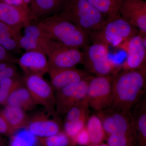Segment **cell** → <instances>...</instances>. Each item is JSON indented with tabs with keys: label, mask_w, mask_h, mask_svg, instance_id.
Masks as SVG:
<instances>
[{
	"label": "cell",
	"mask_w": 146,
	"mask_h": 146,
	"mask_svg": "<svg viewBox=\"0 0 146 146\" xmlns=\"http://www.w3.org/2000/svg\"><path fill=\"white\" fill-rule=\"evenodd\" d=\"M110 108L131 111L146 96V68L121 69L113 76Z\"/></svg>",
	"instance_id": "cell-1"
},
{
	"label": "cell",
	"mask_w": 146,
	"mask_h": 146,
	"mask_svg": "<svg viewBox=\"0 0 146 146\" xmlns=\"http://www.w3.org/2000/svg\"><path fill=\"white\" fill-rule=\"evenodd\" d=\"M59 18L70 22L89 34L101 29L107 19L87 0H65L56 13Z\"/></svg>",
	"instance_id": "cell-2"
},
{
	"label": "cell",
	"mask_w": 146,
	"mask_h": 146,
	"mask_svg": "<svg viewBox=\"0 0 146 146\" xmlns=\"http://www.w3.org/2000/svg\"><path fill=\"white\" fill-rule=\"evenodd\" d=\"M37 23L49 38L67 46L84 49L89 45L90 39L87 32L59 18L56 14L44 18Z\"/></svg>",
	"instance_id": "cell-3"
},
{
	"label": "cell",
	"mask_w": 146,
	"mask_h": 146,
	"mask_svg": "<svg viewBox=\"0 0 146 146\" xmlns=\"http://www.w3.org/2000/svg\"><path fill=\"white\" fill-rule=\"evenodd\" d=\"M138 29L123 19L120 14L107 19L99 30L89 33L90 41L110 47L118 48L120 45L139 33Z\"/></svg>",
	"instance_id": "cell-4"
},
{
	"label": "cell",
	"mask_w": 146,
	"mask_h": 146,
	"mask_svg": "<svg viewBox=\"0 0 146 146\" xmlns=\"http://www.w3.org/2000/svg\"><path fill=\"white\" fill-rule=\"evenodd\" d=\"M109 47L94 42L83 49L82 64L85 70L95 76H113L121 69V64L110 58Z\"/></svg>",
	"instance_id": "cell-5"
},
{
	"label": "cell",
	"mask_w": 146,
	"mask_h": 146,
	"mask_svg": "<svg viewBox=\"0 0 146 146\" xmlns=\"http://www.w3.org/2000/svg\"><path fill=\"white\" fill-rule=\"evenodd\" d=\"M113 76H94L90 80L86 99L89 107L95 112L111 107Z\"/></svg>",
	"instance_id": "cell-6"
},
{
	"label": "cell",
	"mask_w": 146,
	"mask_h": 146,
	"mask_svg": "<svg viewBox=\"0 0 146 146\" xmlns=\"http://www.w3.org/2000/svg\"><path fill=\"white\" fill-rule=\"evenodd\" d=\"M25 129L36 138H45L63 131V123L56 113L44 109L29 117Z\"/></svg>",
	"instance_id": "cell-7"
},
{
	"label": "cell",
	"mask_w": 146,
	"mask_h": 146,
	"mask_svg": "<svg viewBox=\"0 0 146 146\" xmlns=\"http://www.w3.org/2000/svg\"><path fill=\"white\" fill-rule=\"evenodd\" d=\"M25 86L37 105L44 109L56 113L55 91L50 83L39 75H26L23 78Z\"/></svg>",
	"instance_id": "cell-8"
},
{
	"label": "cell",
	"mask_w": 146,
	"mask_h": 146,
	"mask_svg": "<svg viewBox=\"0 0 146 146\" xmlns=\"http://www.w3.org/2000/svg\"><path fill=\"white\" fill-rule=\"evenodd\" d=\"M117 48L126 53V58L121 65L124 70L146 68V34L139 33L120 45Z\"/></svg>",
	"instance_id": "cell-9"
},
{
	"label": "cell",
	"mask_w": 146,
	"mask_h": 146,
	"mask_svg": "<svg viewBox=\"0 0 146 146\" xmlns=\"http://www.w3.org/2000/svg\"><path fill=\"white\" fill-rule=\"evenodd\" d=\"M47 56L49 69L75 68L82 63L83 59L80 49L67 46L53 40Z\"/></svg>",
	"instance_id": "cell-10"
},
{
	"label": "cell",
	"mask_w": 146,
	"mask_h": 146,
	"mask_svg": "<svg viewBox=\"0 0 146 146\" xmlns=\"http://www.w3.org/2000/svg\"><path fill=\"white\" fill-rule=\"evenodd\" d=\"M90 80L73 84L55 92V110L58 116L65 115L72 107L86 98Z\"/></svg>",
	"instance_id": "cell-11"
},
{
	"label": "cell",
	"mask_w": 146,
	"mask_h": 146,
	"mask_svg": "<svg viewBox=\"0 0 146 146\" xmlns=\"http://www.w3.org/2000/svg\"><path fill=\"white\" fill-rule=\"evenodd\" d=\"M94 114L100 120L107 137L117 132L135 133L131 111L118 110L110 108L95 112Z\"/></svg>",
	"instance_id": "cell-12"
},
{
	"label": "cell",
	"mask_w": 146,
	"mask_h": 146,
	"mask_svg": "<svg viewBox=\"0 0 146 146\" xmlns=\"http://www.w3.org/2000/svg\"><path fill=\"white\" fill-rule=\"evenodd\" d=\"M120 16L129 23L146 34V1L123 0L119 11Z\"/></svg>",
	"instance_id": "cell-13"
},
{
	"label": "cell",
	"mask_w": 146,
	"mask_h": 146,
	"mask_svg": "<svg viewBox=\"0 0 146 146\" xmlns=\"http://www.w3.org/2000/svg\"><path fill=\"white\" fill-rule=\"evenodd\" d=\"M48 73L51 84L55 92L65 86L83 80L91 79L92 76L86 70L75 68L60 69H49Z\"/></svg>",
	"instance_id": "cell-14"
},
{
	"label": "cell",
	"mask_w": 146,
	"mask_h": 146,
	"mask_svg": "<svg viewBox=\"0 0 146 146\" xmlns=\"http://www.w3.org/2000/svg\"><path fill=\"white\" fill-rule=\"evenodd\" d=\"M17 63L26 75L43 76L49 70L47 56L39 51H26L17 60Z\"/></svg>",
	"instance_id": "cell-15"
},
{
	"label": "cell",
	"mask_w": 146,
	"mask_h": 146,
	"mask_svg": "<svg viewBox=\"0 0 146 146\" xmlns=\"http://www.w3.org/2000/svg\"><path fill=\"white\" fill-rule=\"evenodd\" d=\"M0 21L21 30L32 22L29 7L16 6L0 2Z\"/></svg>",
	"instance_id": "cell-16"
},
{
	"label": "cell",
	"mask_w": 146,
	"mask_h": 146,
	"mask_svg": "<svg viewBox=\"0 0 146 146\" xmlns=\"http://www.w3.org/2000/svg\"><path fill=\"white\" fill-rule=\"evenodd\" d=\"M65 0H32L29 7L32 22L56 14L61 10Z\"/></svg>",
	"instance_id": "cell-17"
},
{
	"label": "cell",
	"mask_w": 146,
	"mask_h": 146,
	"mask_svg": "<svg viewBox=\"0 0 146 146\" xmlns=\"http://www.w3.org/2000/svg\"><path fill=\"white\" fill-rule=\"evenodd\" d=\"M137 146H146V96L131 110Z\"/></svg>",
	"instance_id": "cell-18"
},
{
	"label": "cell",
	"mask_w": 146,
	"mask_h": 146,
	"mask_svg": "<svg viewBox=\"0 0 146 146\" xmlns=\"http://www.w3.org/2000/svg\"><path fill=\"white\" fill-rule=\"evenodd\" d=\"M37 105L23 82L11 93L5 106L20 108L27 111L35 109Z\"/></svg>",
	"instance_id": "cell-19"
},
{
	"label": "cell",
	"mask_w": 146,
	"mask_h": 146,
	"mask_svg": "<svg viewBox=\"0 0 146 146\" xmlns=\"http://www.w3.org/2000/svg\"><path fill=\"white\" fill-rule=\"evenodd\" d=\"M5 106L1 112L12 130L16 132L17 131L25 128L29 118L26 111L15 106Z\"/></svg>",
	"instance_id": "cell-20"
},
{
	"label": "cell",
	"mask_w": 146,
	"mask_h": 146,
	"mask_svg": "<svg viewBox=\"0 0 146 146\" xmlns=\"http://www.w3.org/2000/svg\"><path fill=\"white\" fill-rule=\"evenodd\" d=\"M85 127L89 133L91 145H100L107 139L101 121L94 113L89 116Z\"/></svg>",
	"instance_id": "cell-21"
},
{
	"label": "cell",
	"mask_w": 146,
	"mask_h": 146,
	"mask_svg": "<svg viewBox=\"0 0 146 146\" xmlns=\"http://www.w3.org/2000/svg\"><path fill=\"white\" fill-rule=\"evenodd\" d=\"M107 19L117 16L123 0H87Z\"/></svg>",
	"instance_id": "cell-22"
},
{
	"label": "cell",
	"mask_w": 146,
	"mask_h": 146,
	"mask_svg": "<svg viewBox=\"0 0 146 146\" xmlns=\"http://www.w3.org/2000/svg\"><path fill=\"white\" fill-rule=\"evenodd\" d=\"M109 146H137L136 134L133 132H117L108 136Z\"/></svg>",
	"instance_id": "cell-23"
},
{
	"label": "cell",
	"mask_w": 146,
	"mask_h": 146,
	"mask_svg": "<svg viewBox=\"0 0 146 146\" xmlns=\"http://www.w3.org/2000/svg\"><path fill=\"white\" fill-rule=\"evenodd\" d=\"M23 83V78H21L19 75L9 78L3 80L0 84V105H5L11 93Z\"/></svg>",
	"instance_id": "cell-24"
},
{
	"label": "cell",
	"mask_w": 146,
	"mask_h": 146,
	"mask_svg": "<svg viewBox=\"0 0 146 146\" xmlns=\"http://www.w3.org/2000/svg\"><path fill=\"white\" fill-rule=\"evenodd\" d=\"M36 146H74L70 138L63 131L53 136L37 138Z\"/></svg>",
	"instance_id": "cell-25"
},
{
	"label": "cell",
	"mask_w": 146,
	"mask_h": 146,
	"mask_svg": "<svg viewBox=\"0 0 146 146\" xmlns=\"http://www.w3.org/2000/svg\"><path fill=\"white\" fill-rule=\"evenodd\" d=\"M17 131L10 137L8 146H36L37 138L25 129Z\"/></svg>",
	"instance_id": "cell-26"
},
{
	"label": "cell",
	"mask_w": 146,
	"mask_h": 146,
	"mask_svg": "<svg viewBox=\"0 0 146 146\" xmlns=\"http://www.w3.org/2000/svg\"><path fill=\"white\" fill-rule=\"evenodd\" d=\"M90 115L89 107L86 98L69 110L64 115L63 122L74 121Z\"/></svg>",
	"instance_id": "cell-27"
},
{
	"label": "cell",
	"mask_w": 146,
	"mask_h": 146,
	"mask_svg": "<svg viewBox=\"0 0 146 146\" xmlns=\"http://www.w3.org/2000/svg\"><path fill=\"white\" fill-rule=\"evenodd\" d=\"M89 117H84L74 121L63 122V131L70 138L72 142L77 134L85 127Z\"/></svg>",
	"instance_id": "cell-28"
},
{
	"label": "cell",
	"mask_w": 146,
	"mask_h": 146,
	"mask_svg": "<svg viewBox=\"0 0 146 146\" xmlns=\"http://www.w3.org/2000/svg\"><path fill=\"white\" fill-rule=\"evenodd\" d=\"M0 45L9 52L18 53L21 48L18 41L0 32Z\"/></svg>",
	"instance_id": "cell-29"
},
{
	"label": "cell",
	"mask_w": 146,
	"mask_h": 146,
	"mask_svg": "<svg viewBox=\"0 0 146 146\" xmlns=\"http://www.w3.org/2000/svg\"><path fill=\"white\" fill-rule=\"evenodd\" d=\"M0 32L18 42L22 36L21 30L0 21Z\"/></svg>",
	"instance_id": "cell-30"
},
{
	"label": "cell",
	"mask_w": 146,
	"mask_h": 146,
	"mask_svg": "<svg viewBox=\"0 0 146 146\" xmlns=\"http://www.w3.org/2000/svg\"><path fill=\"white\" fill-rule=\"evenodd\" d=\"M72 143L74 146H88L91 145L90 138L86 127L77 134L73 139Z\"/></svg>",
	"instance_id": "cell-31"
},
{
	"label": "cell",
	"mask_w": 146,
	"mask_h": 146,
	"mask_svg": "<svg viewBox=\"0 0 146 146\" xmlns=\"http://www.w3.org/2000/svg\"><path fill=\"white\" fill-rule=\"evenodd\" d=\"M15 133L0 111V135L11 137Z\"/></svg>",
	"instance_id": "cell-32"
},
{
	"label": "cell",
	"mask_w": 146,
	"mask_h": 146,
	"mask_svg": "<svg viewBox=\"0 0 146 146\" xmlns=\"http://www.w3.org/2000/svg\"><path fill=\"white\" fill-rule=\"evenodd\" d=\"M18 75L17 68L14 64H13L5 70L0 71V84L5 79Z\"/></svg>",
	"instance_id": "cell-33"
},
{
	"label": "cell",
	"mask_w": 146,
	"mask_h": 146,
	"mask_svg": "<svg viewBox=\"0 0 146 146\" xmlns=\"http://www.w3.org/2000/svg\"><path fill=\"white\" fill-rule=\"evenodd\" d=\"M17 60L14 56L0 45V62L9 61L15 63H17Z\"/></svg>",
	"instance_id": "cell-34"
},
{
	"label": "cell",
	"mask_w": 146,
	"mask_h": 146,
	"mask_svg": "<svg viewBox=\"0 0 146 146\" xmlns=\"http://www.w3.org/2000/svg\"><path fill=\"white\" fill-rule=\"evenodd\" d=\"M14 64V63L9 61H3L0 62V71L5 70L11 65Z\"/></svg>",
	"instance_id": "cell-35"
},
{
	"label": "cell",
	"mask_w": 146,
	"mask_h": 146,
	"mask_svg": "<svg viewBox=\"0 0 146 146\" xmlns=\"http://www.w3.org/2000/svg\"><path fill=\"white\" fill-rule=\"evenodd\" d=\"M32 0H23L24 4L25 6L28 7L31 3Z\"/></svg>",
	"instance_id": "cell-36"
},
{
	"label": "cell",
	"mask_w": 146,
	"mask_h": 146,
	"mask_svg": "<svg viewBox=\"0 0 146 146\" xmlns=\"http://www.w3.org/2000/svg\"><path fill=\"white\" fill-rule=\"evenodd\" d=\"M0 146H5L4 141L2 138H1V136H0Z\"/></svg>",
	"instance_id": "cell-37"
},
{
	"label": "cell",
	"mask_w": 146,
	"mask_h": 146,
	"mask_svg": "<svg viewBox=\"0 0 146 146\" xmlns=\"http://www.w3.org/2000/svg\"><path fill=\"white\" fill-rule=\"evenodd\" d=\"M9 0H0V2H1L6 3H8Z\"/></svg>",
	"instance_id": "cell-38"
},
{
	"label": "cell",
	"mask_w": 146,
	"mask_h": 146,
	"mask_svg": "<svg viewBox=\"0 0 146 146\" xmlns=\"http://www.w3.org/2000/svg\"><path fill=\"white\" fill-rule=\"evenodd\" d=\"M99 146H109L107 144H101L100 145H99Z\"/></svg>",
	"instance_id": "cell-39"
}]
</instances>
